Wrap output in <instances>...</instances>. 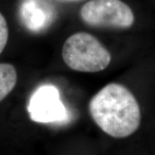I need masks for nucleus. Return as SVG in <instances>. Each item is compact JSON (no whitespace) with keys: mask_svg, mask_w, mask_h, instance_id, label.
I'll list each match as a JSON object with an SVG mask.
<instances>
[{"mask_svg":"<svg viewBox=\"0 0 155 155\" xmlns=\"http://www.w3.org/2000/svg\"><path fill=\"white\" fill-rule=\"evenodd\" d=\"M68 1H74V0H68Z\"/></svg>","mask_w":155,"mask_h":155,"instance_id":"nucleus-8","label":"nucleus"},{"mask_svg":"<svg viewBox=\"0 0 155 155\" xmlns=\"http://www.w3.org/2000/svg\"><path fill=\"white\" fill-rule=\"evenodd\" d=\"M62 58L67 67L78 72H97L110 65V52L93 35L79 32L65 41Z\"/></svg>","mask_w":155,"mask_h":155,"instance_id":"nucleus-2","label":"nucleus"},{"mask_svg":"<svg viewBox=\"0 0 155 155\" xmlns=\"http://www.w3.org/2000/svg\"><path fill=\"white\" fill-rule=\"evenodd\" d=\"M27 110L30 119L38 123H64L69 119L60 91L53 84L39 86L30 96Z\"/></svg>","mask_w":155,"mask_h":155,"instance_id":"nucleus-4","label":"nucleus"},{"mask_svg":"<svg viewBox=\"0 0 155 155\" xmlns=\"http://www.w3.org/2000/svg\"><path fill=\"white\" fill-rule=\"evenodd\" d=\"M17 81L16 68L9 63H0V102L12 91Z\"/></svg>","mask_w":155,"mask_h":155,"instance_id":"nucleus-6","label":"nucleus"},{"mask_svg":"<svg viewBox=\"0 0 155 155\" xmlns=\"http://www.w3.org/2000/svg\"><path fill=\"white\" fill-rule=\"evenodd\" d=\"M9 38L8 25L5 17L0 12V54L6 47Z\"/></svg>","mask_w":155,"mask_h":155,"instance_id":"nucleus-7","label":"nucleus"},{"mask_svg":"<svg viewBox=\"0 0 155 155\" xmlns=\"http://www.w3.org/2000/svg\"><path fill=\"white\" fill-rule=\"evenodd\" d=\"M57 12L50 0H22L19 7V17L28 30L40 33L54 22Z\"/></svg>","mask_w":155,"mask_h":155,"instance_id":"nucleus-5","label":"nucleus"},{"mask_svg":"<svg viewBox=\"0 0 155 155\" xmlns=\"http://www.w3.org/2000/svg\"><path fill=\"white\" fill-rule=\"evenodd\" d=\"M95 123L108 135L126 138L140 124V109L131 91L122 84L111 83L92 97L89 104Z\"/></svg>","mask_w":155,"mask_h":155,"instance_id":"nucleus-1","label":"nucleus"},{"mask_svg":"<svg viewBox=\"0 0 155 155\" xmlns=\"http://www.w3.org/2000/svg\"><path fill=\"white\" fill-rule=\"evenodd\" d=\"M80 17L96 28H127L134 22L132 10L121 0H91L83 5Z\"/></svg>","mask_w":155,"mask_h":155,"instance_id":"nucleus-3","label":"nucleus"}]
</instances>
